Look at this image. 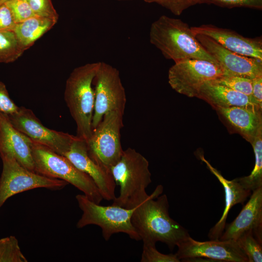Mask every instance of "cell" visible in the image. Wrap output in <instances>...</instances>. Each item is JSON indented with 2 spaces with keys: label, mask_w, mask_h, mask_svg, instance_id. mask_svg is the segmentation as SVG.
Returning <instances> with one entry per match:
<instances>
[{
  "label": "cell",
  "mask_w": 262,
  "mask_h": 262,
  "mask_svg": "<svg viewBox=\"0 0 262 262\" xmlns=\"http://www.w3.org/2000/svg\"><path fill=\"white\" fill-rule=\"evenodd\" d=\"M158 185L145 201L134 208L131 223L144 244L165 243L170 250L190 236L188 230L169 214L167 197Z\"/></svg>",
  "instance_id": "1"
},
{
  "label": "cell",
  "mask_w": 262,
  "mask_h": 262,
  "mask_svg": "<svg viewBox=\"0 0 262 262\" xmlns=\"http://www.w3.org/2000/svg\"><path fill=\"white\" fill-rule=\"evenodd\" d=\"M149 38L165 58L175 63L190 59L218 64L198 42L191 27L180 19L161 16L151 24Z\"/></svg>",
  "instance_id": "2"
},
{
  "label": "cell",
  "mask_w": 262,
  "mask_h": 262,
  "mask_svg": "<svg viewBox=\"0 0 262 262\" xmlns=\"http://www.w3.org/2000/svg\"><path fill=\"white\" fill-rule=\"evenodd\" d=\"M99 62L88 63L75 68L67 78L64 99L77 126L76 136L89 140L92 132V122L95 94L92 84Z\"/></svg>",
  "instance_id": "3"
},
{
  "label": "cell",
  "mask_w": 262,
  "mask_h": 262,
  "mask_svg": "<svg viewBox=\"0 0 262 262\" xmlns=\"http://www.w3.org/2000/svg\"><path fill=\"white\" fill-rule=\"evenodd\" d=\"M147 160L135 149L123 150L119 161L110 169L114 180L119 185L118 196L113 205L131 209L149 197L146 189L151 182Z\"/></svg>",
  "instance_id": "4"
},
{
  "label": "cell",
  "mask_w": 262,
  "mask_h": 262,
  "mask_svg": "<svg viewBox=\"0 0 262 262\" xmlns=\"http://www.w3.org/2000/svg\"><path fill=\"white\" fill-rule=\"evenodd\" d=\"M32 154L36 173L66 181L97 204H100L103 199L92 179L77 168L66 156L33 142Z\"/></svg>",
  "instance_id": "5"
},
{
  "label": "cell",
  "mask_w": 262,
  "mask_h": 262,
  "mask_svg": "<svg viewBox=\"0 0 262 262\" xmlns=\"http://www.w3.org/2000/svg\"><path fill=\"white\" fill-rule=\"evenodd\" d=\"M76 199L82 212L76 227L81 229L87 225H95L102 229L103 238L108 241L114 234L124 233L132 239H141L131 222L134 208L126 209L115 205L102 206L88 199L84 194L77 195Z\"/></svg>",
  "instance_id": "6"
},
{
  "label": "cell",
  "mask_w": 262,
  "mask_h": 262,
  "mask_svg": "<svg viewBox=\"0 0 262 262\" xmlns=\"http://www.w3.org/2000/svg\"><path fill=\"white\" fill-rule=\"evenodd\" d=\"M123 115L117 111L106 113L87 142L90 158L110 170L119 161L123 152L120 141Z\"/></svg>",
  "instance_id": "7"
},
{
  "label": "cell",
  "mask_w": 262,
  "mask_h": 262,
  "mask_svg": "<svg viewBox=\"0 0 262 262\" xmlns=\"http://www.w3.org/2000/svg\"><path fill=\"white\" fill-rule=\"evenodd\" d=\"M2 170L0 177V209L12 196L38 188L60 190L69 183L32 171L10 155L0 154Z\"/></svg>",
  "instance_id": "8"
},
{
  "label": "cell",
  "mask_w": 262,
  "mask_h": 262,
  "mask_svg": "<svg viewBox=\"0 0 262 262\" xmlns=\"http://www.w3.org/2000/svg\"><path fill=\"white\" fill-rule=\"evenodd\" d=\"M93 130L104 114L111 111L124 114L127 101L124 87L118 70L111 65L99 62L96 76Z\"/></svg>",
  "instance_id": "9"
},
{
  "label": "cell",
  "mask_w": 262,
  "mask_h": 262,
  "mask_svg": "<svg viewBox=\"0 0 262 262\" xmlns=\"http://www.w3.org/2000/svg\"><path fill=\"white\" fill-rule=\"evenodd\" d=\"M223 75L220 66L205 60L185 59L169 68L168 83L175 91L190 98L197 97L206 82Z\"/></svg>",
  "instance_id": "10"
},
{
  "label": "cell",
  "mask_w": 262,
  "mask_h": 262,
  "mask_svg": "<svg viewBox=\"0 0 262 262\" xmlns=\"http://www.w3.org/2000/svg\"><path fill=\"white\" fill-rule=\"evenodd\" d=\"M12 125L33 142L45 146L65 155L77 136L44 126L30 109L19 107L17 111L7 115Z\"/></svg>",
  "instance_id": "11"
},
{
  "label": "cell",
  "mask_w": 262,
  "mask_h": 262,
  "mask_svg": "<svg viewBox=\"0 0 262 262\" xmlns=\"http://www.w3.org/2000/svg\"><path fill=\"white\" fill-rule=\"evenodd\" d=\"M176 253L180 260L206 258L213 261L248 262L237 242L233 240L196 241L190 236L178 246Z\"/></svg>",
  "instance_id": "12"
},
{
  "label": "cell",
  "mask_w": 262,
  "mask_h": 262,
  "mask_svg": "<svg viewBox=\"0 0 262 262\" xmlns=\"http://www.w3.org/2000/svg\"><path fill=\"white\" fill-rule=\"evenodd\" d=\"M195 35L205 49L214 58L224 75L250 79L262 76V60L228 50L207 36Z\"/></svg>",
  "instance_id": "13"
},
{
  "label": "cell",
  "mask_w": 262,
  "mask_h": 262,
  "mask_svg": "<svg viewBox=\"0 0 262 262\" xmlns=\"http://www.w3.org/2000/svg\"><path fill=\"white\" fill-rule=\"evenodd\" d=\"M64 156L77 168L92 179L103 199H115L116 183L111 171L97 164L90 158L84 140L78 137Z\"/></svg>",
  "instance_id": "14"
},
{
  "label": "cell",
  "mask_w": 262,
  "mask_h": 262,
  "mask_svg": "<svg viewBox=\"0 0 262 262\" xmlns=\"http://www.w3.org/2000/svg\"><path fill=\"white\" fill-rule=\"evenodd\" d=\"M191 28L195 35L200 34L209 37L228 50L262 60L261 37H246L233 31L212 25H202Z\"/></svg>",
  "instance_id": "15"
},
{
  "label": "cell",
  "mask_w": 262,
  "mask_h": 262,
  "mask_svg": "<svg viewBox=\"0 0 262 262\" xmlns=\"http://www.w3.org/2000/svg\"><path fill=\"white\" fill-rule=\"evenodd\" d=\"M225 228L220 240L236 241L243 233L251 230L255 237L262 243V187L252 191L238 215Z\"/></svg>",
  "instance_id": "16"
},
{
  "label": "cell",
  "mask_w": 262,
  "mask_h": 262,
  "mask_svg": "<svg viewBox=\"0 0 262 262\" xmlns=\"http://www.w3.org/2000/svg\"><path fill=\"white\" fill-rule=\"evenodd\" d=\"M33 141L12 125L7 115L0 112V155L14 157L22 166L35 172Z\"/></svg>",
  "instance_id": "17"
},
{
  "label": "cell",
  "mask_w": 262,
  "mask_h": 262,
  "mask_svg": "<svg viewBox=\"0 0 262 262\" xmlns=\"http://www.w3.org/2000/svg\"><path fill=\"white\" fill-rule=\"evenodd\" d=\"M215 109L230 129L239 133L251 144L262 130V110L241 107Z\"/></svg>",
  "instance_id": "18"
},
{
  "label": "cell",
  "mask_w": 262,
  "mask_h": 262,
  "mask_svg": "<svg viewBox=\"0 0 262 262\" xmlns=\"http://www.w3.org/2000/svg\"><path fill=\"white\" fill-rule=\"evenodd\" d=\"M197 98L203 99L214 109L241 107L262 110L252 97L232 90L212 81L206 82L201 86Z\"/></svg>",
  "instance_id": "19"
},
{
  "label": "cell",
  "mask_w": 262,
  "mask_h": 262,
  "mask_svg": "<svg viewBox=\"0 0 262 262\" xmlns=\"http://www.w3.org/2000/svg\"><path fill=\"white\" fill-rule=\"evenodd\" d=\"M211 172L217 178L224 189L225 194V207L222 215L219 220L212 228L208 234L211 240H218L225 229L226 222L230 209L237 204H243L251 195V191L244 188L236 178L229 180L226 179L221 173L213 168L204 157L202 158Z\"/></svg>",
  "instance_id": "20"
},
{
  "label": "cell",
  "mask_w": 262,
  "mask_h": 262,
  "mask_svg": "<svg viewBox=\"0 0 262 262\" xmlns=\"http://www.w3.org/2000/svg\"><path fill=\"white\" fill-rule=\"evenodd\" d=\"M57 21L52 18L37 15L16 23L13 31L26 50L51 29Z\"/></svg>",
  "instance_id": "21"
},
{
  "label": "cell",
  "mask_w": 262,
  "mask_h": 262,
  "mask_svg": "<svg viewBox=\"0 0 262 262\" xmlns=\"http://www.w3.org/2000/svg\"><path fill=\"white\" fill-rule=\"evenodd\" d=\"M251 145L255 157L254 168L249 175L236 178L244 188L251 192L262 187V130L258 132Z\"/></svg>",
  "instance_id": "22"
},
{
  "label": "cell",
  "mask_w": 262,
  "mask_h": 262,
  "mask_svg": "<svg viewBox=\"0 0 262 262\" xmlns=\"http://www.w3.org/2000/svg\"><path fill=\"white\" fill-rule=\"evenodd\" d=\"M25 50L13 31H0V63L13 62Z\"/></svg>",
  "instance_id": "23"
},
{
  "label": "cell",
  "mask_w": 262,
  "mask_h": 262,
  "mask_svg": "<svg viewBox=\"0 0 262 262\" xmlns=\"http://www.w3.org/2000/svg\"><path fill=\"white\" fill-rule=\"evenodd\" d=\"M236 241L246 256L248 262H262V243L255 237L251 230L243 233Z\"/></svg>",
  "instance_id": "24"
},
{
  "label": "cell",
  "mask_w": 262,
  "mask_h": 262,
  "mask_svg": "<svg viewBox=\"0 0 262 262\" xmlns=\"http://www.w3.org/2000/svg\"><path fill=\"white\" fill-rule=\"evenodd\" d=\"M17 239L10 236L0 239V262H27Z\"/></svg>",
  "instance_id": "25"
},
{
  "label": "cell",
  "mask_w": 262,
  "mask_h": 262,
  "mask_svg": "<svg viewBox=\"0 0 262 262\" xmlns=\"http://www.w3.org/2000/svg\"><path fill=\"white\" fill-rule=\"evenodd\" d=\"M211 81L248 96L252 97V79L242 77L223 75Z\"/></svg>",
  "instance_id": "26"
},
{
  "label": "cell",
  "mask_w": 262,
  "mask_h": 262,
  "mask_svg": "<svg viewBox=\"0 0 262 262\" xmlns=\"http://www.w3.org/2000/svg\"><path fill=\"white\" fill-rule=\"evenodd\" d=\"M141 262H179L176 253L164 254L158 251L155 245L144 244Z\"/></svg>",
  "instance_id": "27"
},
{
  "label": "cell",
  "mask_w": 262,
  "mask_h": 262,
  "mask_svg": "<svg viewBox=\"0 0 262 262\" xmlns=\"http://www.w3.org/2000/svg\"><path fill=\"white\" fill-rule=\"evenodd\" d=\"M5 3L10 9L16 23L37 16L26 0H8Z\"/></svg>",
  "instance_id": "28"
},
{
  "label": "cell",
  "mask_w": 262,
  "mask_h": 262,
  "mask_svg": "<svg viewBox=\"0 0 262 262\" xmlns=\"http://www.w3.org/2000/svg\"><path fill=\"white\" fill-rule=\"evenodd\" d=\"M198 4H213L220 7L231 8L247 7L261 10L262 0H197Z\"/></svg>",
  "instance_id": "29"
},
{
  "label": "cell",
  "mask_w": 262,
  "mask_h": 262,
  "mask_svg": "<svg viewBox=\"0 0 262 262\" xmlns=\"http://www.w3.org/2000/svg\"><path fill=\"white\" fill-rule=\"evenodd\" d=\"M147 3H156L166 8L176 16L180 15L189 7L198 4L197 0H143Z\"/></svg>",
  "instance_id": "30"
},
{
  "label": "cell",
  "mask_w": 262,
  "mask_h": 262,
  "mask_svg": "<svg viewBox=\"0 0 262 262\" xmlns=\"http://www.w3.org/2000/svg\"><path fill=\"white\" fill-rule=\"evenodd\" d=\"M34 12L38 16L58 20V15L51 0H26Z\"/></svg>",
  "instance_id": "31"
},
{
  "label": "cell",
  "mask_w": 262,
  "mask_h": 262,
  "mask_svg": "<svg viewBox=\"0 0 262 262\" xmlns=\"http://www.w3.org/2000/svg\"><path fill=\"white\" fill-rule=\"evenodd\" d=\"M18 109L10 98L5 85L0 82V112L10 115L16 112Z\"/></svg>",
  "instance_id": "32"
},
{
  "label": "cell",
  "mask_w": 262,
  "mask_h": 262,
  "mask_svg": "<svg viewBox=\"0 0 262 262\" xmlns=\"http://www.w3.org/2000/svg\"><path fill=\"white\" fill-rule=\"evenodd\" d=\"M16 23L13 14L5 3L0 5V31H13Z\"/></svg>",
  "instance_id": "33"
},
{
  "label": "cell",
  "mask_w": 262,
  "mask_h": 262,
  "mask_svg": "<svg viewBox=\"0 0 262 262\" xmlns=\"http://www.w3.org/2000/svg\"><path fill=\"white\" fill-rule=\"evenodd\" d=\"M252 97L258 104L262 107V76L252 79Z\"/></svg>",
  "instance_id": "34"
},
{
  "label": "cell",
  "mask_w": 262,
  "mask_h": 262,
  "mask_svg": "<svg viewBox=\"0 0 262 262\" xmlns=\"http://www.w3.org/2000/svg\"><path fill=\"white\" fill-rule=\"evenodd\" d=\"M8 0H0V5L5 2H6Z\"/></svg>",
  "instance_id": "35"
},
{
  "label": "cell",
  "mask_w": 262,
  "mask_h": 262,
  "mask_svg": "<svg viewBox=\"0 0 262 262\" xmlns=\"http://www.w3.org/2000/svg\"><path fill=\"white\" fill-rule=\"evenodd\" d=\"M118 1H125V0H116Z\"/></svg>",
  "instance_id": "36"
}]
</instances>
